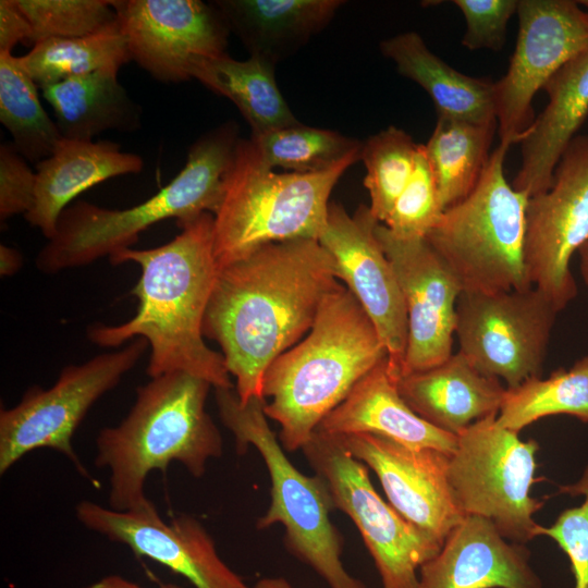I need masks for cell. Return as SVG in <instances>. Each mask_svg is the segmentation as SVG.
<instances>
[{"mask_svg": "<svg viewBox=\"0 0 588 588\" xmlns=\"http://www.w3.org/2000/svg\"><path fill=\"white\" fill-rule=\"evenodd\" d=\"M336 280L314 238L268 244L218 269L203 331L219 344L242 403L264 397L267 368L309 332Z\"/></svg>", "mask_w": 588, "mask_h": 588, "instance_id": "6da1fadb", "label": "cell"}, {"mask_svg": "<svg viewBox=\"0 0 588 588\" xmlns=\"http://www.w3.org/2000/svg\"><path fill=\"white\" fill-rule=\"evenodd\" d=\"M181 232L154 248H126L113 254L112 265L135 262L140 277L131 294L138 299L134 317L109 326L88 327L87 338L101 347H118L136 338L151 351L146 373L150 378L181 371L212 388H232L221 353L204 341V318L218 268L213 256V216L204 212L177 224Z\"/></svg>", "mask_w": 588, "mask_h": 588, "instance_id": "7a4b0ae2", "label": "cell"}, {"mask_svg": "<svg viewBox=\"0 0 588 588\" xmlns=\"http://www.w3.org/2000/svg\"><path fill=\"white\" fill-rule=\"evenodd\" d=\"M387 350L348 289L323 299L308 334L278 356L262 381L265 414L287 452L302 450L323 418L382 360Z\"/></svg>", "mask_w": 588, "mask_h": 588, "instance_id": "3957f363", "label": "cell"}, {"mask_svg": "<svg viewBox=\"0 0 588 588\" xmlns=\"http://www.w3.org/2000/svg\"><path fill=\"white\" fill-rule=\"evenodd\" d=\"M210 388L181 371L150 378L136 389L126 417L99 431L95 464L110 470V509L122 512L147 504L145 481L155 469L179 462L200 478L208 461L222 455L221 433L206 411Z\"/></svg>", "mask_w": 588, "mask_h": 588, "instance_id": "277c9868", "label": "cell"}, {"mask_svg": "<svg viewBox=\"0 0 588 588\" xmlns=\"http://www.w3.org/2000/svg\"><path fill=\"white\" fill-rule=\"evenodd\" d=\"M238 139L233 121L201 135L189 147L180 173L131 208L113 210L83 200L70 205L38 253L37 269L54 274L84 267L131 248L142 232L162 220L174 218L180 224L204 212L213 213Z\"/></svg>", "mask_w": 588, "mask_h": 588, "instance_id": "5b68a950", "label": "cell"}, {"mask_svg": "<svg viewBox=\"0 0 588 588\" xmlns=\"http://www.w3.org/2000/svg\"><path fill=\"white\" fill-rule=\"evenodd\" d=\"M362 150L317 173L275 172L252 138H240L213 211L217 268L258 248L295 238L319 240L327 226L330 194Z\"/></svg>", "mask_w": 588, "mask_h": 588, "instance_id": "8992f818", "label": "cell"}, {"mask_svg": "<svg viewBox=\"0 0 588 588\" xmlns=\"http://www.w3.org/2000/svg\"><path fill=\"white\" fill-rule=\"evenodd\" d=\"M215 397L222 424L235 438L237 454L254 446L270 476L271 501L257 519V529L281 524L286 549L330 588H367L341 560L342 538L330 518L334 507L326 482L316 474L304 475L287 458L268 424L265 399L242 403L234 387L215 388Z\"/></svg>", "mask_w": 588, "mask_h": 588, "instance_id": "52a82bcc", "label": "cell"}, {"mask_svg": "<svg viewBox=\"0 0 588 588\" xmlns=\"http://www.w3.org/2000/svg\"><path fill=\"white\" fill-rule=\"evenodd\" d=\"M509 148L499 143L473 192L446 208L425 237L454 274L462 293L532 287L524 264L529 196L505 177Z\"/></svg>", "mask_w": 588, "mask_h": 588, "instance_id": "ba28073f", "label": "cell"}, {"mask_svg": "<svg viewBox=\"0 0 588 588\" xmlns=\"http://www.w3.org/2000/svg\"><path fill=\"white\" fill-rule=\"evenodd\" d=\"M497 416L479 419L456 436L449 481L465 516L487 518L506 540L525 544L537 537L534 514L544 504L531 497L539 444L520 440Z\"/></svg>", "mask_w": 588, "mask_h": 588, "instance_id": "9c48e42d", "label": "cell"}, {"mask_svg": "<svg viewBox=\"0 0 588 588\" xmlns=\"http://www.w3.org/2000/svg\"><path fill=\"white\" fill-rule=\"evenodd\" d=\"M326 482L333 507L357 527L381 579V588H417L419 568L442 544L405 519L373 488L369 468L335 436L316 429L302 448Z\"/></svg>", "mask_w": 588, "mask_h": 588, "instance_id": "30bf717a", "label": "cell"}, {"mask_svg": "<svg viewBox=\"0 0 588 588\" xmlns=\"http://www.w3.org/2000/svg\"><path fill=\"white\" fill-rule=\"evenodd\" d=\"M149 344L133 339L120 350L64 367L53 385H33L13 407L0 411V474L36 449L62 453L84 476L72 437L90 407L119 384L139 362Z\"/></svg>", "mask_w": 588, "mask_h": 588, "instance_id": "8fae6325", "label": "cell"}, {"mask_svg": "<svg viewBox=\"0 0 588 588\" xmlns=\"http://www.w3.org/2000/svg\"><path fill=\"white\" fill-rule=\"evenodd\" d=\"M558 309L536 287L463 292L456 304L458 352L483 376L513 389L541 377Z\"/></svg>", "mask_w": 588, "mask_h": 588, "instance_id": "7c38bea8", "label": "cell"}, {"mask_svg": "<svg viewBox=\"0 0 588 588\" xmlns=\"http://www.w3.org/2000/svg\"><path fill=\"white\" fill-rule=\"evenodd\" d=\"M515 50L494 83L500 143L518 144L531 126L535 95L569 60L588 49V10L572 0H519Z\"/></svg>", "mask_w": 588, "mask_h": 588, "instance_id": "4fadbf2b", "label": "cell"}, {"mask_svg": "<svg viewBox=\"0 0 588 588\" xmlns=\"http://www.w3.org/2000/svg\"><path fill=\"white\" fill-rule=\"evenodd\" d=\"M588 242V134L576 135L554 170L553 183L529 197L524 264L531 286L562 311L577 295L571 259Z\"/></svg>", "mask_w": 588, "mask_h": 588, "instance_id": "5bb4252c", "label": "cell"}, {"mask_svg": "<svg viewBox=\"0 0 588 588\" xmlns=\"http://www.w3.org/2000/svg\"><path fill=\"white\" fill-rule=\"evenodd\" d=\"M380 223L369 206L351 216L330 203L327 226L319 243L334 262L336 278L345 283L366 311L388 353V367L397 381L407 345V313L394 270L375 229Z\"/></svg>", "mask_w": 588, "mask_h": 588, "instance_id": "9a60e30c", "label": "cell"}, {"mask_svg": "<svg viewBox=\"0 0 588 588\" xmlns=\"http://www.w3.org/2000/svg\"><path fill=\"white\" fill-rule=\"evenodd\" d=\"M132 60L163 83L191 79V63L225 54L230 29L200 0L113 1Z\"/></svg>", "mask_w": 588, "mask_h": 588, "instance_id": "2e32d148", "label": "cell"}, {"mask_svg": "<svg viewBox=\"0 0 588 588\" xmlns=\"http://www.w3.org/2000/svg\"><path fill=\"white\" fill-rule=\"evenodd\" d=\"M375 232L394 270L407 313V345L400 377L432 368L453 354L460 283L426 238L397 237L382 223Z\"/></svg>", "mask_w": 588, "mask_h": 588, "instance_id": "e0dca14e", "label": "cell"}, {"mask_svg": "<svg viewBox=\"0 0 588 588\" xmlns=\"http://www.w3.org/2000/svg\"><path fill=\"white\" fill-rule=\"evenodd\" d=\"M75 512L89 530L169 567L195 588H250L223 562L213 539L193 516L182 514L166 523L151 501L120 512L84 500Z\"/></svg>", "mask_w": 588, "mask_h": 588, "instance_id": "ac0fdd59", "label": "cell"}, {"mask_svg": "<svg viewBox=\"0 0 588 588\" xmlns=\"http://www.w3.org/2000/svg\"><path fill=\"white\" fill-rule=\"evenodd\" d=\"M335 437L377 475L389 503L441 544L465 517L449 481L451 454L407 446L375 433Z\"/></svg>", "mask_w": 588, "mask_h": 588, "instance_id": "d6986e66", "label": "cell"}, {"mask_svg": "<svg viewBox=\"0 0 588 588\" xmlns=\"http://www.w3.org/2000/svg\"><path fill=\"white\" fill-rule=\"evenodd\" d=\"M417 588H543L525 544L506 540L491 520L465 516L419 568Z\"/></svg>", "mask_w": 588, "mask_h": 588, "instance_id": "ffe728a7", "label": "cell"}, {"mask_svg": "<svg viewBox=\"0 0 588 588\" xmlns=\"http://www.w3.org/2000/svg\"><path fill=\"white\" fill-rule=\"evenodd\" d=\"M588 10V0L579 1ZM548 103L518 143L520 167L512 186L529 197L549 189L564 150L588 115V49L546 84Z\"/></svg>", "mask_w": 588, "mask_h": 588, "instance_id": "44dd1931", "label": "cell"}, {"mask_svg": "<svg viewBox=\"0 0 588 588\" xmlns=\"http://www.w3.org/2000/svg\"><path fill=\"white\" fill-rule=\"evenodd\" d=\"M143 159L110 140L62 138L53 152L36 163L34 204L24 216L49 240L62 211L84 191L109 179L138 173Z\"/></svg>", "mask_w": 588, "mask_h": 588, "instance_id": "7402d4cb", "label": "cell"}, {"mask_svg": "<svg viewBox=\"0 0 588 588\" xmlns=\"http://www.w3.org/2000/svg\"><path fill=\"white\" fill-rule=\"evenodd\" d=\"M332 436L375 433L412 448H430L452 454L457 437L419 417L402 399L388 358L351 390L317 427Z\"/></svg>", "mask_w": 588, "mask_h": 588, "instance_id": "603a6c76", "label": "cell"}, {"mask_svg": "<svg viewBox=\"0 0 588 588\" xmlns=\"http://www.w3.org/2000/svg\"><path fill=\"white\" fill-rule=\"evenodd\" d=\"M396 384L419 417L454 436L498 415L506 391L499 379L480 373L460 352L432 368L400 377Z\"/></svg>", "mask_w": 588, "mask_h": 588, "instance_id": "cb8c5ba5", "label": "cell"}, {"mask_svg": "<svg viewBox=\"0 0 588 588\" xmlns=\"http://www.w3.org/2000/svg\"><path fill=\"white\" fill-rule=\"evenodd\" d=\"M249 56L274 65L322 30L344 4L341 0H215Z\"/></svg>", "mask_w": 588, "mask_h": 588, "instance_id": "d4e9b609", "label": "cell"}, {"mask_svg": "<svg viewBox=\"0 0 588 588\" xmlns=\"http://www.w3.org/2000/svg\"><path fill=\"white\" fill-rule=\"evenodd\" d=\"M382 54L397 72L431 98L438 117L473 123H494V83L458 72L430 51L421 36L404 32L380 42Z\"/></svg>", "mask_w": 588, "mask_h": 588, "instance_id": "484cf974", "label": "cell"}, {"mask_svg": "<svg viewBox=\"0 0 588 588\" xmlns=\"http://www.w3.org/2000/svg\"><path fill=\"white\" fill-rule=\"evenodd\" d=\"M117 70H100L40 87L63 138L93 140L108 131H135L140 108L118 81Z\"/></svg>", "mask_w": 588, "mask_h": 588, "instance_id": "4316f807", "label": "cell"}, {"mask_svg": "<svg viewBox=\"0 0 588 588\" xmlns=\"http://www.w3.org/2000/svg\"><path fill=\"white\" fill-rule=\"evenodd\" d=\"M275 65L260 57L238 61L226 53L191 63V78L231 100L252 128V136L298 123L274 77Z\"/></svg>", "mask_w": 588, "mask_h": 588, "instance_id": "83f0119b", "label": "cell"}, {"mask_svg": "<svg viewBox=\"0 0 588 588\" xmlns=\"http://www.w3.org/2000/svg\"><path fill=\"white\" fill-rule=\"evenodd\" d=\"M497 132V122L480 124L438 117L424 149L443 211L476 187L489 162Z\"/></svg>", "mask_w": 588, "mask_h": 588, "instance_id": "f1b7e54d", "label": "cell"}, {"mask_svg": "<svg viewBox=\"0 0 588 588\" xmlns=\"http://www.w3.org/2000/svg\"><path fill=\"white\" fill-rule=\"evenodd\" d=\"M19 60L40 88L100 70L119 71L132 58L117 20L86 36L39 41Z\"/></svg>", "mask_w": 588, "mask_h": 588, "instance_id": "f546056e", "label": "cell"}, {"mask_svg": "<svg viewBox=\"0 0 588 588\" xmlns=\"http://www.w3.org/2000/svg\"><path fill=\"white\" fill-rule=\"evenodd\" d=\"M553 415H569L588 424V355L548 378L535 377L506 389L498 422L518 432Z\"/></svg>", "mask_w": 588, "mask_h": 588, "instance_id": "4dcf8cb0", "label": "cell"}, {"mask_svg": "<svg viewBox=\"0 0 588 588\" xmlns=\"http://www.w3.org/2000/svg\"><path fill=\"white\" fill-rule=\"evenodd\" d=\"M38 88L19 57L0 52V121L17 151L37 163L49 157L63 138L41 106Z\"/></svg>", "mask_w": 588, "mask_h": 588, "instance_id": "1f68e13d", "label": "cell"}, {"mask_svg": "<svg viewBox=\"0 0 588 588\" xmlns=\"http://www.w3.org/2000/svg\"><path fill=\"white\" fill-rule=\"evenodd\" d=\"M250 138L268 167L296 173L329 170L360 151L363 146L355 138L299 122Z\"/></svg>", "mask_w": 588, "mask_h": 588, "instance_id": "d6a6232c", "label": "cell"}, {"mask_svg": "<svg viewBox=\"0 0 588 588\" xmlns=\"http://www.w3.org/2000/svg\"><path fill=\"white\" fill-rule=\"evenodd\" d=\"M419 144L405 131L390 125L368 137L362 146L360 160L366 167L364 185L369 193V209L383 223L395 200L408 183Z\"/></svg>", "mask_w": 588, "mask_h": 588, "instance_id": "836d02e7", "label": "cell"}, {"mask_svg": "<svg viewBox=\"0 0 588 588\" xmlns=\"http://www.w3.org/2000/svg\"><path fill=\"white\" fill-rule=\"evenodd\" d=\"M30 27L28 44L96 33L118 20L108 0H14Z\"/></svg>", "mask_w": 588, "mask_h": 588, "instance_id": "e575fe53", "label": "cell"}, {"mask_svg": "<svg viewBox=\"0 0 588 588\" xmlns=\"http://www.w3.org/2000/svg\"><path fill=\"white\" fill-rule=\"evenodd\" d=\"M442 212L424 144H419L414 172L382 224L397 237L425 238Z\"/></svg>", "mask_w": 588, "mask_h": 588, "instance_id": "d590c367", "label": "cell"}, {"mask_svg": "<svg viewBox=\"0 0 588 588\" xmlns=\"http://www.w3.org/2000/svg\"><path fill=\"white\" fill-rule=\"evenodd\" d=\"M559 493L583 495L584 502L562 511L551 526L539 525L536 536L553 539L569 560L574 588H588V466L577 482L560 487Z\"/></svg>", "mask_w": 588, "mask_h": 588, "instance_id": "8d00e7d4", "label": "cell"}, {"mask_svg": "<svg viewBox=\"0 0 588 588\" xmlns=\"http://www.w3.org/2000/svg\"><path fill=\"white\" fill-rule=\"evenodd\" d=\"M466 28L461 40L469 50L499 51L506 40L507 24L517 13L518 0H454Z\"/></svg>", "mask_w": 588, "mask_h": 588, "instance_id": "74e56055", "label": "cell"}, {"mask_svg": "<svg viewBox=\"0 0 588 588\" xmlns=\"http://www.w3.org/2000/svg\"><path fill=\"white\" fill-rule=\"evenodd\" d=\"M13 144L0 145V218L26 215L34 204L36 172Z\"/></svg>", "mask_w": 588, "mask_h": 588, "instance_id": "f35d334b", "label": "cell"}, {"mask_svg": "<svg viewBox=\"0 0 588 588\" xmlns=\"http://www.w3.org/2000/svg\"><path fill=\"white\" fill-rule=\"evenodd\" d=\"M30 27L14 0L0 1V52H11L17 42H28Z\"/></svg>", "mask_w": 588, "mask_h": 588, "instance_id": "ab89813d", "label": "cell"}, {"mask_svg": "<svg viewBox=\"0 0 588 588\" xmlns=\"http://www.w3.org/2000/svg\"><path fill=\"white\" fill-rule=\"evenodd\" d=\"M23 258L19 250L13 247L0 245V274L11 277L22 267Z\"/></svg>", "mask_w": 588, "mask_h": 588, "instance_id": "60d3db41", "label": "cell"}, {"mask_svg": "<svg viewBox=\"0 0 588 588\" xmlns=\"http://www.w3.org/2000/svg\"><path fill=\"white\" fill-rule=\"evenodd\" d=\"M84 588H145L138 584L131 581L120 575H108L100 580L90 584ZM159 588H183L175 584H163Z\"/></svg>", "mask_w": 588, "mask_h": 588, "instance_id": "b9f144b4", "label": "cell"}, {"mask_svg": "<svg viewBox=\"0 0 588 588\" xmlns=\"http://www.w3.org/2000/svg\"><path fill=\"white\" fill-rule=\"evenodd\" d=\"M250 588H293L283 577H265L255 583Z\"/></svg>", "mask_w": 588, "mask_h": 588, "instance_id": "7bdbcfd3", "label": "cell"}, {"mask_svg": "<svg viewBox=\"0 0 588 588\" xmlns=\"http://www.w3.org/2000/svg\"><path fill=\"white\" fill-rule=\"evenodd\" d=\"M578 254L580 274L588 287V242L579 248Z\"/></svg>", "mask_w": 588, "mask_h": 588, "instance_id": "ee69618b", "label": "cell"}]
</instances>
